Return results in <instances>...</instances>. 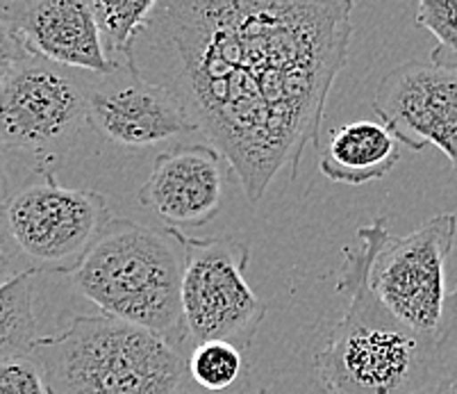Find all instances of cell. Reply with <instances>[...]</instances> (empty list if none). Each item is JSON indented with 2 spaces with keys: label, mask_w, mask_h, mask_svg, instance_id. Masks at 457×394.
<instances>
[{
  "label": "cell",
  "mask_w": 457,
  "mask_h": 394,
  "mask_svg": "<svg viewBox=\"0 0 457 394\" xmlns=\"http://www.w3.org/2000/svg\"><path fill=\"white\" fill-rule=\"evenodd\" d=\"M353 10L351 0H164L130 66L176 98L257 203L321 144Z\"/></svg>",
  "instance_id": "6da1fadb"
},
{
  "label": "cell",
  "mask_w": 457,
  "mask_h": 394,
  "mask_svg": "<svg viewBox=\"0 0 457 394\" xmlns=\"http://www.w3.org/2000/svg\"><path fill=\"white\" fill-rule=\"evenodd\" d=\"M387 222L357 231L360 247L344 251L337 292L348 294L342 319L314 356L328 394H432L457 372V338L428 340L398 322L371 288V267Z\"/></svg>",
  "instance_id": "7a4b0ae2"
},
{
  "label": "cell",
  "mask_w": 457,
  "mask_h": 394,
  "mask_svg": "<svg viewBox=\"0 0 457 394\" xmlns=\"http://www.w3.org/2000/svg\"><path fill=\"white\" fill-rule=\"evenodd\" d=\"M182 276L185 251L173 228L160 233L132 219H112L73 273V285L101 314L151 331L187 356Z\"/></svg>",
  "instance_id": "3957f363"
},
{
  "label": "cell",
  "mask_w": 457,
  "mask_h": 394,
  "mask_svg": "<svg viewBox=\"0 0 457 394\" xmlns=\"http://www.w3.org/2000/svg\"><path fill=\"white\" fill-rule=\"evenodd\" d=\"M28 358L51 394H176L189 360L160 335L107 314H78L64 333L37 340Z\"/></svg>",
  "instance_id": "277c9868"
},
{
  "label": "cell",
  "mask_w": 457,
  "mask_h": 394,
  "mask_svg": "<svg viewBox=\"0 0 457 394\" xmlns=\"http://www.w3.org/2000/svg\"><path fill=\"white\" fill-rule=\"evenodd\" d=\"M91 78L28 53L0 32V139L5 153L55 169L87 123Z\"/></svg>",
  "instance_id": "5b68a950"
},
{
  "label": "cell",
  "mask_w": 457,
  "mask_h": 394,
  "mask_svg": "<svg viewBox=\"0 0 457 394\" xmlns=\"http://www.w3.org/2000/svg\"><path fill=\"white\" fill-rule=\"evenodd\" d=\"M112 219L101 192L64 188L46 164H37L3 203L5 242L35 273L73 276Z\"/></svg>",
  "instance_id": "8992f818"
},
{
  "label": "cell",
  "mask_w": 457,
  "mask_h": 394,
  "mask_svg": "<svg viewBox=\"0 0 457 394\" xmlns=\"http://www.w3.org/2000/svg\"><path fill=\"white\" fill-rule=\"evenodd\" d=\"M455 235V214H435L405 238L385 235L373 260L376 297L398 322L428 340L457 338V289L446 283Z\"/></svg>",
  "instance_id": "52a82bcc"
},
{
  "label": "cell",
  "mask_w": 457,
  "mask_h": 394,
  "mask_svg": "<svg viewBox=\"0 0 457 394\" xmlns=\"http://www.w3.org/2000/svg\"><path fill=\"white\" fill-rule=\"evenodd\" d=\"M185 251L182 310L189 342L223 340L239 351L251 349L267 317V304L248 285L251 239L228 233L221 238H189L173 228Z\"/></svg>",
  "instance_id": "ba28073f"
},
{
  "label": "cell",
  "mask_w": 457,
  "mask_h": 394,
  "mask_svg": "<svg viewBox=\"0 0 457 394\" xmlns=\"http://www.w3.org/2000/svg\"><path fill=\"white\" fill-rule=\"evenodd\" d=\"M371 110L401 147L439 148L457 173V73L405 62L378 82Z\"/></svg>",
  "instance_id": "9c48e42d"
},
{
  "label": "cell",
  "mask_w": 457,
  "mask_h": 394,
  "mask_svg": "<svg viewBox=\"0 0 457 394\" xmlns=\"http://www.w3.org/2000/svg\"><path fill=\"white\" fill-rule=\"evenodd\" d=\"M87 123L110 142L130 148L155 147L198 132L176 98L148 82L130 64H121L110 76L94 78Z\"/></svg>",
  "instance_id": "30bf717a"
},
{
  "label": "cell",
  "mask_w": 457,
  "mask_h": 394,
  "mask_svg": "<svg viewBox=\"0 0 457 394\" xmlns=\"http://www.w3.org/2000/svg\"><path fill=\"white\" fill-rule=\"evenodd\" d=\"M0 32L28 53L76 71L110 76L119 64L110 60L101 30L85 0H3Z\"/></svg>",
  "instance_id": "8fae6325"
},
{
  "label": "cell",
  "mask_w": 457,
  "mask_h": 394,
  "mask_svg": "<svg viewBox=\"0 0 457 394\" xmlns=\"http://www.w3.org/2000/svg\"><path fill=\"white\" fill-rule=\"evenodd\" d=\"M226 157L212 144L160 153L139 189V203L169 228L207 226L226 203Z\"/></svg>",
  "instance_id": "7c38bea8"
},
{
  "label": "cell",
  "mask_w": 457,
  "mask_h": 394,
  "mask_svg": "<svg viewBox=\"0 0 457 394\" xmlns=\"http://www.w3.org/2000/svg\"><path fill=\"white\" fill-rule=\"evenodd\" d=\"M401 160V142L380 122H351L330 135L319 155V172L332 182L364 185L387 176Z\"/></svg>",
  "instance_id": "4fadbf2b"
},
{
  "label": "cell",
  "mask_w": 457,
  "mask_h": 394,
  "mask_svg": "<svg viewBox=\"0 0 457 394\" xmlns=\"http://www.w3.org/2000/svg\"><path fill=\"white\" fill-rule=\"evenodd\" d=\"M35 272L14 273L0 288V360L28 358L37 344L35 298H32Z\"/></svg>",
  "instance_id": "5bb4252c"
},
{
  "label": "cell",
  "mask_w": 457,
  "mask_h": 394,
  "mask_svg": "<svg viewBox=\"0 0 457 394\" xmlns=\"http://www.w3.org/2000/svg\"><path fill=\"white\" fill-rule=\"evenodd\" d=\"M89 5L110 60L119 66L130 64L135 41L146 30L157 0H132V3L91 0Z\"/></svg>",
  "instance_id": "9a60e30c"
},
{
  "label": "cell",
  "mask_w": 457,
  "mask_h": 394,
  "mask_svg": "<svg viewBox=\"0 0 457 394\" xmlns=\"http://www.w3.org/2000/svg\"><path fill=\"white\" fill-rule=\"evenodd\" d=\"M244 369V351H239L235 344L223 342V340H210L201 342L191 349L187 360V372L196 381L203 390L210 392H221L232 388L237 379L242 376Z\"/></svg>",
  "instance_id": "2e32d148"
},
{
  "label": "cell",
  "mask_w": 457,
  "mask_h": 394,
  "mask_svg": "<svg viewBox=\"0 0 457 394\" xmlns=\"http://www.w3.org/2000/svg\"><path fill=\"white\" fill-rule=\"evenodd\" d=\"M417 26L437 41L432 48V64L457 73V0H421L417 7Z\"/></svg>",
  "instance_id": "e0dca14e"
},
{
  "label": "cell",
  "mask_w": 457,
  "mask_h": 394,
  "mask_svg": "<svg viewBox=\"0 0 457 394\" xmlns=\"http://www.w3.org/2000/svg\"><path fill=\"white\" fill-rule=\"evenodd\" d=\"M0 394H51V388L32 358L0 360Z\"/></svg>",
  "instance_id": "ac0fdd59"
},
{
  "label": "cell",
  "mask_w": 457,
  "mask_h": 394,
  "mask_svg": "<svg viewBox=\"0 0 457 394\" xmlns=\"http://www.w3.org/2000/svg\"><path fill=\"white\" fill-rule=\"evenodd\" d=\"M432 394H457V372H453L451 376H446L437 388L432 390Z\"/></svg>",
  "instance_id": "d6986e66"
},
{
  "label": "cell",
  "mask_w": 457,
  "mask_h": 394,
  "mask_svg": "<svg viewBox=\"0 0 457 394\" xmlns=\"http://www.w3.org/2000/svg\"><path fill=\"white\" fill-rule=\"evenodd\" d=\"M176 394H178V392H176Z\"/></svg>",
  "instance_id": "ffe728a7"
}]
</instances>
